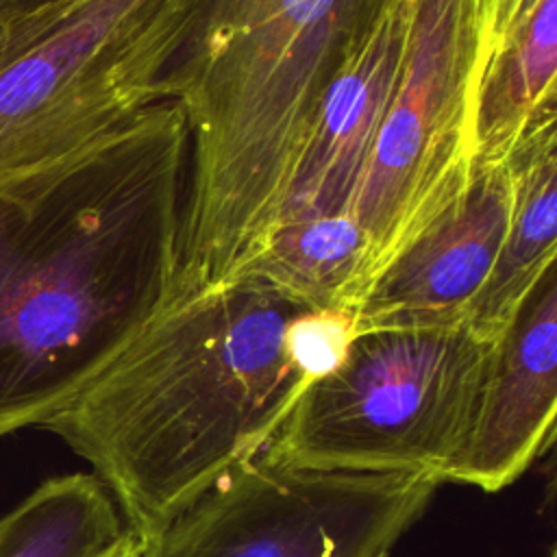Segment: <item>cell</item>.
I'll return each instance as SVG.
<instances>
[{
	"instance_id": "52a82bcc",
	"label": "cell",
	"mask_w": 557,
	"mask_h": 557,
	"mask_svg": "<svg viewBox=\"0 0 557 557\" xmlns=\"http://www.w3.org/2000/svg\"><path fill=\"white\" fill-rule=\"evenodd\" d=\"M442 483L426 474L239 463L144 544L141 557H383Z\"/></svg>"
},
{
	"instance_id": "8fae6325",
	"label": "cell",
	"mask_w": 557,
	"mask_h": 557,
	"mask_svg": "<svg viewBox=\"0 0 557 557\" xmlns=\"http://www.w3.org/2000/svg\"><path fill=\"white\" fill-rule=\"evenodd\" d=\"M513 209L496 265L476 298L468 329L496 342L557 255V124L535 131L511 157Z\"/></svg>"
},
{
	"instance_id": "5bb4252c",
	"label": "cell",
	"mask_w": 557,
	"mask_h": 557,
	"mask_svg": "<svg viewBox=\"0 0 557 557\" xmlns=\"http://www.w3.org/2000/svg\"><path fill=\"white\" fill-rule=\"evenodd\" d=\"M542 0H474L479 24V63L518 30Z\"/></svg>"
},
{
	"instance_id": "9a60e30c",
	"label": "cell",
	"mask_w": 557,
	"mask_h": 557,
	"mask_svg": "<svg viewBox=\"0 0 557 557\" xmlns=\"http://www.w3.org/2000/svg\"><path fill=\"white\" fill-rule=\"evenodd\" d=\"M141 553H144L141 540H137L133 533H128L126 540L109 557H141Z\"/></svg>"
},
{
	"instance_id": "e0dca14e",
	"label": "cell",
	"mask_w": 557,
	"mask_h": 557,
	"mask_svg": "<svg viewBox=\"0 0 557 557\" xmlns=\"http://www.w3.org/2000/svg\"><path fill=\"white\" fill-rule=\"evenodd\" d=\"M383 557H389V555H383Z\"/></svg>"
},
{
	"instance_id": "8992f818",
	"label": "cell",
	"mask_w": 557,
	"mask_h": 557,
	"mask_svg": "<svg viewBox=\"0 0 557 557\" xmlns=\"http://www.w3.org/2000/svg\"><path fill=\"white\" fill-rule=\"evenodd\" d=\"M476 83L474 0H411L398 81L355 202L361 235L355 309L385 268L466 191Z\"/></svg>"
},
{
	"instance_id": "7c38bea8",
	"label": "cell",
	"mask_w": 557,
	"mask_h": 557,
	"mask_svg": "<svg viewBox=\"0 0 557 557\" xmlns=\"http://www.w3.org/2000/svg\"><path fill=\"white\" fill-rule=\"evenodd\" d=\"M557 124V0L479 63L474 161H511L529 135Z\"/></svg>"
},
{
	"instance_id": "4fadbf2b",
	"label": "cell",
	"mask_w": 557,
	"mask_h": 557,
	"mask_svg": "<svg viewBox=\"0 0 557 557\" xmlns=\"http://www.w3.org/2000/svg\"><path fill=\"white\" fill-rule=\"evenodd\" d=\"M131 531L91 472L52 476L0 518V557H109Z\"/></svg>"
},
{
	"instance_id": "9c48e42d",
	"label": "cell",
	"mask_w": 557,
	"mask_h": 557,
	"mask_svg": "<svg viewBox=\"0 0 557 557\" xmlns=\"http://www.w3.org/2000/svg\"><path fill=\"white\" fill-rule=\"evenodd\" d=\"M409 20L411 0H383L344 59L298 159L274 233L326 222L357 228L355 202L398 81Z\"/></svg>"
},
{
	"instance_id": "277c9868",
	"label": "cell",
	"mask_w": 557,
	"mask_h": 557,
	"mask_svg": "<svg viewBox=\"0 0 557 557\" xmlns=\"http://www.w3.org/2000/svg\"><path fill=\"white\" fill-rule=\"evenodd\" d=\"M202 0H0V185L94 148L148 107Z\"/></svg>"
},
{
	"instance_id": "3957f363",
	"label": "cell",
	"mask_w": 557,
	"mask_h": 557,
	"mask_svg": "<svg viewBox=\"0 0 557 557\" xmlns=\"http://www.w3.org/2000/svg\"><path fill=\"white\" fill-rule=\"evenodd\" d=\"M383 0H202L163 81L187 128L168 300L265 252L322 100Z\"/></svg>"
},
{
	"instance_id": "6da1fadb",
	"label": "cell",
	"mask_w": 557,
	"mask_h": 557,
	"mask_svg": "<svg viewBox=\"0 0 557 557\" xmlns=\"http://www.w3.org/2000/svg\"><path fill=\"white\" fill-rule=\"evenodd\" d=\"M185 159L163 100L0 185V440L59 413L168 300Z\"/></svg>"
},
{
	"instance_id": "5b68a950",
	"label": "cell",
	"mask_w": 557,
	"mask_h": 557,
	"mask_svg": "<svg viewBox=\"0 0 557 557\" xmlns=\"http://www.w3.org/2000/svg\"><path fill=\"white\" fill-rule=\"evenodd\" d=\"M496 342L466 326L357 333L263 450L313 470L426 474L444 483Z\"/></svg>"
},
{
	"instance_id": "7a4b0ae2",
	"label": "cell",
	"mask_w": 557,
	"mask_h": 557,
	"mask_svg": "<svg viewBox=\"0 0 557 557\" xmlns=\"http://www.w3.org/2000/svg\"><path fill=\"white\" fill-rule=\"evenodd\" d=\"M300 309L246 283L170 298L39 429L89 463L146 544L261 455L320 376L292 333Z\"/></svg>"
},
{
	"instance_id": "2e32d148",
	"label": "cell",
	"mask_w": 557,
	"mask_h": 557,
	"mask_svg": "<svg viewBox=\"0 0 557 557\" xmlns=\"http://www.w3.org/2000/svg\"><path fill=\"white\" fill-rule=\"evenodd\" d=\"M17 2H44V0H17Z\"/></svg>"
},
{
	"instance_id": "30bf717a",
	"label": "cell",
	"mask_w": 557,
	"mask_h": 557,
	"mask_svg": "<svg viewBox=\"0 0 557 557\" xmlns=\"http://www.w3.org/2000/svg\"><path fill=\"white\" fill-rule=\"evenodd\" d=\"M557 413V270L542 276L492 346L466 440L444 483L494 494L553 444Z\"/></svg>"
},
{
	"instance_id": "ba28073f",
	"label": "cell",
	"mask_w": 557,
	"mask_h": 557,
	"mask_svg": "<svg viewBox=\"0 0 557 557\" xmlns=\"http://www.w3.org/2000/svg\"><path fill=\"white\" fill-rule=\"evenodd\" d=\"M513 191L511 161H474L459 200L368 287L357 333L466 326L496 265Z\"/></svg>"
}]
</instances>
